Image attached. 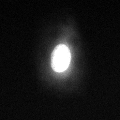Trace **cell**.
Returning <instances> with one entry per match:
<instances>
[{"label":"cell","mask_w":120,"mask_h":120,"mask_svg":"<svg viewBox=\"0 0 120 120\" xmlns=\"http://www.w3.org/2000/svg\"><path fill=\"white\" fill-rule=\"evenodd\" d=\"M71 58L70 51L66 45H57L51 54V66L52 70L59 72L65 71L70 65Z\"/></svg>","instance_id":"obj_1"}]
</instances>
